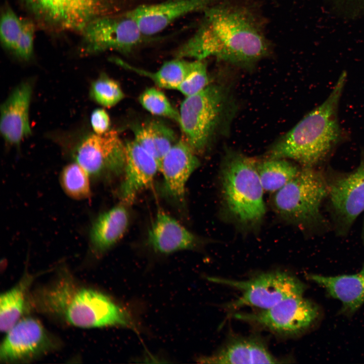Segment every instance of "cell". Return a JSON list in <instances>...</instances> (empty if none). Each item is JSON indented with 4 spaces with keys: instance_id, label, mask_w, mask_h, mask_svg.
Here are the masks:
<instances>
[{
    "instance_id": "cell-1",
    "label": "cell",
    "mask_w": 364,
    "mask_h": 364,
    "mask_svg": "<svg viewBox=\"0 0 364 364\" xmlns=\"http://www.w3.org/2000/svg\"><path fill=\"white\" fill-rule=\"evenodd\" d=\"M194 33L175 51V57L205 60L215 57L251 69L271 52L262 24L249 6L224 0L203 12Z\"/></svg>"
},
{
    "instance_id": "cell-2",
    "label": "cell",
    "mask_w": 364,
    "mask_h": 364,
    "mask_svg": "<svg viewBox=\"0 0 364 364\" xmlns=\"http://www.w3.org/2000/svg\"><path fill=\"white\" fill-rule=\"evenodd\" d=\"M29 303L40 311L76 327H134L127 312L112 299L78 283L64 271L35 291Z\"/></svg>"
},
{
    "instance_id": "cell-3",
    "label": "cell",
    "mask_w": 364,
    "mask_h": 364,
    "mask_svg": "<svg viewBox=\"0 0 364 364\" xmlns=\"http://www.w3.org/2000/svg\"><path fill=\"white\" fill-rule=\"evenodd\" d=\"M346 81L343 72L324 102L272 146L268 158L289 159L306 167L323 161L341 139L338 109Z\"/></svg>"
},
{
    "instance_id": "cell-4",
    "label": "cell",
    "mask_w": 364,
    "mask_h": 364,
    "mask_svg": "<svg viewBox=\"0 0 364 364\" xmlns=\"http://www.w3.org/2000/svg\"><path fill=\"white\" fill-rule=\"evenodd\" d=\"M219 174L223 215L242 232L258 231L266 209L257 162L238 151L226 149Z\"/></svg>"
},
{
    "instance_id": "cell-5",
    "label": "cell",
    "mask_w": 364,
    "mask_h": 364,
    "mask_svg": "<svg viewBox=\"0 0 364 364\" xmlns=\"http://www.w3.org/2000/svg\"><path fill=\"white\" fill-rule=\"evenodd\" d=\"M236 104L230 89L223 84H208L181 103L179 121L185 141L198 155L205 152L219 133H226Z\"/></svg>"
},
{
    "instance_id": "cell-6",
    "label": "cell",
    "mask_w": 364,
    "mask_h": 364,
    "mask_svg": "<svg viewBox=\"0 0 364 364\" xmlns=\"http://www.w3.org/2000/svg\"><path fill=\"white\" fill-rule=\"evenodd\" d=\"M328 195L327 178L314 167H302L297 174L275 193L272 205L284 220L310 226L322 220L320 208Z\"/></svg>"
},
{
    "instance_id": "cell-7",
    "label": "cell",
    "mask_w": 364,
    "mask_h": 364,
    "mask_svg": "<svg viewBox=\"0 0 364 364\" xmlns=\"http://www.w3.org/2000/svg\"><path fill=\"white\" fill-rule=\"evenodd\" d=\"M208 279L241 292V296L229 304V307L233 309L250 306L266 309L288 297L304 294L306 288L296 277L281 270L263 272L246 280L218 277Z\"/></svg>"
},
{
    "instance_id": "cell-8",
    "label": "cell",
    "mask_w": 364,
    "mask_h": 364,
    "mask_svg": "<svg viewBox=\"0 0 364 364\" xmlns=\"http://www.w3.org/2000/svg\"><path fill=\"white\" fill-rule=\"evenodd\" d=\"M46 28L81 32L90 22L112 15L111 0H21Z\"/></svg>"
},
{
    "instance_id": "cell-9",
    "label": "cell",
    "mask_w": 364,
    "mask_h": 364,
    "mask_svg": "<svg viewBox=\"0 0 364 364\" xmlns=\"http://www.w3.org/2000/svg\"><path fill=\"white\" fill-rule=\"evenodd\" d=\"M81 34L80 52L84 55L108 51L129 54L152 38L142 33L127 12L97 19L89 23Z\"/></svg>"
},
{
    "instance_id": "cell-10",
    "label": "cell",
    "mask_w": 364,
    "mask_h": 364,
    "mask_svg": "<svg viewBox=\"0 0 364 364\" xmlns=\"http://www.w3.org/2000/svg\"><path fill=\"white\" fill-rule=\"evenodd\" d=\"M72 154L75 162L94 178L112 177L123 173L125 144L115 130L86 135L75 147Z\"/></svg>"
},
{
    "instance_id": "cell-11",
    "label": "cell",
    "mask_w": 364,
    "mask_h": 364,
    "mask_svg": "<svg viewBox=\"0 0 364 364\" xmlns=\"http://www.w3.org/2000/svg\"><path fill=\"white\" fill-rule=\"evenodd\" d=\"M234 315L274 333L293 335L310 327L318 318L319 309L314 303L301 294L288 297L266 309Z\"/></svg>"
},
{
    "instance_id": "cell-12",
    "label": "cell",
    "mask_w": 364,
    "mask_h": 364,
    "mask_svg": "<svg viewBox=\"0 0 364 364\" xmlns=\"http://www.w3.org/2000/svg\"><path fill=\"white\" fill-rule=\"evenodd\" d=\"M0 346V361L10 363L28 362L56 349L57 340L40 322L22 317L6 333Z\"/></svg>"
},
{
    "instance_id": "cell-13",
    "label": "cell",
    "mask_w": 364,
    "mask_h": 364,
    "mask_svg": "<svg viewBox=\"0 0 364 364\" xmlns=\"http://www.w3.org/2000/svg\"><path fill=\"white\" fill-rule=\"evenodd\" d=\"M328 183V195L337 231L346 235L364 211V157L353 171L338 174Z\"/></svg>"
},
{
    "instance_id": "cell-14",
    "label": "cell",
    "mask_w": 364,
    "mask_h": 364,
    "mask_svg": "<svg viewBox=\"0 0 364 364\" xmlns=\"http://www.w3.org/2000/svg\"><path fill=\"white\" fill-rule=\"evenodd\" d=\"M224 0H168L145 4L127 12L135 21L142 33L149 37L165 29L186 15L204 12Z\"/></svg>"
},
{
    "instance_id": "cell-15",
    "label": "cell",
    "mask_w": 364,
    "mask_h": 364,
    "mask_svg": "<svg viewBox=\"0 0 364 364\" xmlns=\"http://www.w3.org/2000/svg\"><path fill=\"white\" fill-rule=\"evenodd\" d=\"M197 155L185 140H179L171 147L160 162L163 193L178 206H183L185 204L187 183L200 165Z\"/></svg>"
},
{
    "instance_id": "cell-16",
    "label": "cell",
    "mask_w": 364,
    "mask_h": 364,
    "mask_svg": "<svg viewBox=\"0 0 364 364\" xmlns=\"http://www.w3.org/2000/svg\"><path fill=\"white\" fill-rule=\"evenodd\" d=\"M33 92L31 81L21 82L1 106L0 130L5 141L18 146L31 134L29 110Z\"/></svg>"
},
{
    "instance_id": "cell-17",
    "label": "cell",
    "mask_w": 364,
    "mask_h": 364,
    "mask_svg": "<svg viewBox=\"0 0 364 364\" xmlns=\"http://www.w3.org/2000/svg\"><path fill=\"white\" fill-rule=\"evenodd\" d=\"M125 162L119 194L121 202L132 203L138 194L149 187L159 171L157 160L134 140L125 144Z\"/></svg>"
},
{
    "instance_id": "cell-18",
    "label": "cell",
    "mask_w": 364,
    "mask_h": 364,
    "mask_svg": "<svg viewBox=\"0 0 364 364\" xmlns=\"http://www.w3.org/2000/svg\"><path fill=\"white\" fill-rule=\"evenodd\" d=\"M148 243L155 252L167 255L195 249L203 240L173 216L159 210L149 228Z\"/></svg>"
},
{
    "instance_id": "cell-19",
    "label": "cell",
    "mask_w": 364,
    "mask_h": 364,
    "mask_svg": "<svg viewBox=\"0 0 364 364\" xmlns=\"http://www.w3.org/2000/svg\"><path fill=\"white\" fill-rule=\"evenodd\" d=\"M128 205L123 202L100 214L89 232L92 252L101 256L116 244L125 235L129 224Z\"/></svg>"
},
{
    "instance_id": "cell-20",
    "label": "cell",
    "mask_w": 364,
    "mask_h": 364,
    "mask_svg": "<svg viewBox=\"0 0 364 364\" xmlns=\"http://www.w3.org/2000/svg\"><path fill=\"white\" fill-rule=\"evenodd\" d=\"M200 360L202 363L219 364L280 362L262 341L251 336L232 339L214 354Z\"/></svg>"
},
{
    "instance_id": "cell-21",
    "label": "cell",
    "mask_w": 364,
    "mask_h": 364,
    "mask_svg": "<svg viewBox=\"0 0 364 364\" xmlns=\"http://www.w3.org/2000/svg\"><path fill=\"white\" fill-rule=\"evenodd\" d=\"M308 280L323 287L328 294L339 300L344 312L352 313L364 303V264L352 275L325 276L308 274Z\"/></svg>"
},
{
    "instance_id": "cell-22",
    "label": "cell",
    "mask_w": 364,
    "mask_h": 364,
    "mask_svg": "<svg viewBox=\"0 0 364 364\" xmlns=\"http://www.w3.org/2000/svg\"><path fill=\"white\" fill-rule=\"evenodd\" d=\"M35 279L25 272L19 281L0 297V329L6 333L22 317L28 306L29 288Z\"/></svg>"
},
{
    "instance_id": "cell-23",
    "label": "cell",
    "mask_w": 364,
    "mask_h": 364,
    "mask_svg": "<svg viewBox=\"0 0 364 364\" xmlns=\"http://www.w3.org/2000/svg\"><path fill=\"white\" fill-rule=\"evenodd\" d=\"M134 140L159 163L176 142L173 130L158 120H151L133 128Z\"/></svg>"
},
{
    "instance_id": "cell-24",
    "label": "cell",
    "mask_w": 364,
    "mask_h": 364,
    "mask_svg": "<svg viewBox=\"0 0 364 364\" xmlns=\"http://www.w3.org/2000/svg\"><path fill=\"white\" fill-rule=\"evenodd\" d=\"M186 59L175 57L165 62L154 72L139 68L118 58H112L111 61L124 69L148 77L160 87L177 89L190 68L191 61Z\"/></svg>"
},
{
    "instance_id": "cell-25",
    "label": "cell",
    "mask_w": 364,
    "mask_h": 364,
    "mask_svg": "<svg viewBox=\"0 0 364 364\" xmlns=\"http://www.w3.org/2000/svg\"><path fill=\"white\" fill-rule=\"evenodd\" d=\"M259 179L264 191L275 193L292 180L301 168L286 159L268 158L257 163Z\"/></svg>"
},
{
    "instance_id": "cell-26",
    "label": "cell",
    "mask_w": 364,
    "mask_h": 364,
    "mask_svg": "<svg viewBox=\"0 0 364 364\" xmlns=\"http://www.w3.org/2000/svg\"><path fill=\"white\" fill-rule=\"evenodd\" d=\"M60 181L65 194L73 199H85L89 198L91 194L89 175L75 162L63 168Z\"/></svg>"
},
{
    "instance_id": "cell-27",
    "label": "cell",
    "mask_w": 364,
    "mask_h": 364,
    "mask_svg": "<svg viewBox=\"0 0 364 364\" xmlns=\"http://www.w3.org/2000/svg\"><path fill=\"white\" fill-rule=\"evenodd\" d=\"M89 96L98 104L109 108L120 102L124 94L117 81L103 73L92 82Z\"/></svg>"
},
{
    "instance_id": "cell-28",
    "label": "cell",
    "mask_w": 364,
    "mask_h": 364,
    "mask_svg": "<svg viewBox=\"0 0 364 364\" xmlns=\"http://www.w3.org/2000/svg\"><path fill=\"white\" fill-rule=\"evenodd\" d=\"M139 100L142 107L150 113L178 123L179 112L173 108L161 90L155 87L148 88L141 94Z\"/></svg>"
},
{
    "instance_id": "cell-29",
    "label": "cell",
    "mask_w": 364,
    "mask_h": 364,
    "mask_svg": "<svg viewBox=\"0 0 364 364\" xmlns=\"http://www.w3.org/2000/svg\"><path fill=\"white\" fill-rule=\"evenodd\" d=\"M23 19L19 17L9 7L1 14L0 38L4 48L13 53L22 30Z\"/></svg>"
},
{
    "instance_id": "cell-30",
    "label": "cell",
    "mask_w": 364,
    "mask_h": 364,
    "mask_svg": "<svg viewBox=\"0 0 364 364\" xmlns=\"http://www.w3.org/2000/svg\"><path fill=\"white\" fill-rule=\"evenodd\" d=\"M209 76L205 60L191 61L189 71L177 90L186 97L195 95L209 84Z\"/></svg>"
},
{
    "instance_id": "cell-31",
    "label": "cell",
    "mask_w": 364,
    "mask_h": 364,
    "mask_svg": "<svg viewBox=\"0 0 364 364\" xmlns=\"http://www.w3.org/2000/svg\"><path fill=\"white\" fill-rule=\"evenodd\" d=\"M35 29L33 20L23 19L22 30L13 53L22 60L28 61L33 56Z\"/></svg>"
},
{
    "instance_id": "cell-32",
    "label": "cell",
    "mask_w": 364,
    "mask_h": 364,
    "mask_svg": "<svg viewBox=\"0 0 364 364\" xmlns=\"http://www.w3.org/2000/svg\"><path fill=\"white\" fill-rule=\"evenodd\" d=\"M90 123L93 132L103 134L109 131L110 127V119L107 111L102 108L93 110L90 117Z\"/></svg>"
},
{
    "instance_id": "cell-33",
    "label": "cell",
    "mask_w": 364,
    "mask_h": 364,
    "mask_svg": "<svg viewBox=\"0 0 364 364\" xmlns=\"http://www.w3.org/2000/svg\"><path fill=\"white\" fill-rule=\"evenodd\" d=\"M362 239L363 242H364V224H363L362 233Z\"/></svg>"
}]
</instances>
